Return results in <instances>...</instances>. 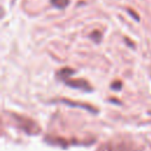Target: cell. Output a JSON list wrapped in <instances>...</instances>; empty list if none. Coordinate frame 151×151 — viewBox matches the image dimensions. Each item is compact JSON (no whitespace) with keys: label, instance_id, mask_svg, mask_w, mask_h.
Returning a JSON list of instances; mask_svg holds the SVG:
<instances>
[{"label":"cell","instance_id":"cell-5","mask_svg":"<svg viewBox=\"0 0 151 151\" xmlns=\"http://www.w3.org/2000/svg\"><path fill=\"white\" fill-rule=\"evenodd\" d=\"M92 39H94V41L96 42H99L100 41V39H101V33L99 32V31H94V32H92L91 33V35H90Z\"/></svg>","mask_w":151,"mask_h":151},{"label":"cell","instance_id":"cell-2","mask_svg":"<svg viewBox=\"0 0 151 151\" xmlns=\"http://www.w3.org/2000/svg\"><path fill=\"white\" fill-rule=\"evenodd\" d=\"M64 83L67 84L68 86L73 87V88H79V90H84V91H91L92 90L91 85L84 79H70L68 78Z\"/></svg>","mask_w":151,"mask_h":151},{"label":"cell","instance_id":"cell-3","mask_svg":"<svg viewBox=\"0 0 151 151\" xmlns=\"http://www.w3.org/2000/svg\"><path fill=\"white\" fill-rule=\"evenodd\" d=\"M73 73H74V71H73L72 68H63V70H60V71L58 72L57 77H58L59 79H61L63 81H65V80L68 79L70 76H72Z\"/></svg>","mask_w":151,"mask_h":151},{"label":"cell","instance_id":"cell-6","mask_svg":"<svg viewBox=\"0 0 151 151\" xmlns=\"http://www.w3.org/2000/svg\"><path fill=\"white\" fill-rule=\"evenodd\" d=\"M120 86H122V84H120V83L112 84V88H116V90H119V88H120Z\"/></svg>","mask_w":151,"mask_h":151},{"label":"cell","instance_id":"cell-1","mask_svg":"<svg viewBox=\"0 0 151 151\" xmlns=\"http://www.w3.org/2000/svg\"><path fill=\"white\" fill-rule=\"evenodd\" d=\"M15 120L18 122L19 127H21L22 130H25V131H26L27 133H29V134H35V133H39V132H40L39 126H38L34 122H32V120H29V119H26V118H24V117H17Z\"/></svg>","mask_w":151,"mask_h":151},{"label":"cell","instance_id":"cell-4","mask_svg":"<svg viewBox=\"0 0 151 151\" xmlns=\"http://www.w3.org/2000/svg\"><path fill=\"white\" fill-rule=\"evenodd\" d=\"M51 2L53 6H55L58 8H65L68 5L70 0H51Z\"/></svg>","mask_w":151,"mask_h":151}]
</instances>
